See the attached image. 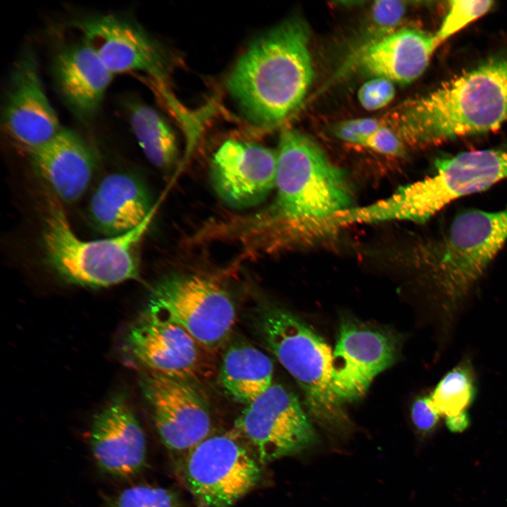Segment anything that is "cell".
Segmentation results:
<instances>
[{
    "mask_svg": "<svg viewBox=\"0 0 507 507\" xmlns=\"http://www.w3.org/2000/svg\"><path fill=\"white\" fill-rule=\"evenodd\" d=\"M210 173L225 203L236 208L252 207L275 189L277 152L252 142L226 140L215 152Z\"/></svg>",
    "mask_w": 507,
    "mask_h": 507,
    "instance_id": "5bb4252c",
    "label": "cell"
},
{
    "mask_svg": "<svg viewBox=\"0 0 507 507\" xmlns=\"http://www.w3.org/2000/svg\"><path fill=\"white\" fill-rule=\"evenodd\" d=\"M73 27L113 74L142 72L164 82L170 58L162 45L137 23L113 14L77 19Z\"/></svg>",
    "mask_w": 507,
    "mask_h": 507,
    "instance_id": "8fae6325",
    "label": "cell"
},
{
    "mask_svg": "<svg viewBox=\"0 0 507 507\" xmlns=\"http://www.w3.org/2000/svg\"><path fill=\"white\" fill-rule=\"evenodd\" d=\"M395 96L394 82L383 77H373L358 92V101L365 109L376 111L387 106Z\"/></svg>",
    "mask_w": 507,
    "mask_h": 507,
    "instance_id": "4316f807",
    "label": "cell"
},
{
    "mask_svg": "<svg viewBox=\"0 0 507 507\" xmlns=\"http://www.w3.org/2000/svg\"><path fill=\"white\" fill-rule=\"evenodd\" d=\"M396 355L392 336L355 320H344L333 351L332 387L337 397L342 403L362 397Z\"/></svg>",
    "mask_w": 507,
    "mask_h": 507,
    "instance_id": "4fadbf2b",
    "label": "cell"
},
{
    "mask_svg": "<svg viewBox=\"0 0 507 507\" xmlns=\"http://www.w3.org/2000/svg\"><path fill=\"white\" fill-rule=\"evenodd\" d=\"M3 124L11 137L27 150L49 141L63 128L45 93L37 58L30 50L13 69Z\"/></svg>",
    "mask_w": 507,
    "mask_h": 507,
    "instance_id": "9a60e30c",
    "label": "cell"
},
{
    "mask_svg": "<svg viewBox=\"0 0 507 507\" xmlns=\"http://www.w3.org/2000/svg\"><path fill=\"white\" fill-rule=\"evenodd\" d=\"M259 325L265 345L300 387L311 418L328 430L344 428L349 420L333 390L330 346L306 323L277 306L263 310Z\"/></svg>",
    "mask_w": 507,
    "mask_h": 507,
    "instance_id": "5b68a950",
    "label": "cell"
},
{
    "mask_svg": "<svg viewBox=\"0 0 507 507\" xmlns=\"http://www.w3.org/2000/svg\"><path fill=\"white\" fill-rule=\"evenodd\" d=\"M232 431L261 465L297 454L316 441L310 417L299 400L280 384H273L246 405Z\"/></svg>",
    "mask_w": 507,
    "mask_h": 507,
    "instance_id": "30bf717a",
    "label": "cell"
},
{
    "mask_svg": "<svg viewBox=\"0 0 507 507\" xmlns=\"http://www.w3.org/2000/svg\"><path fill=\"white\" fill-rule=\"evenodd\" d=\"M106 507H181L172 491L149 485L128 487L109 499Z\"/></svg>",
    "mask_w": 507,
    "mask_h": 507,
    "instance_id": "d4e9b609",
    "label": "cell"
},
{
    "mask_svg": "<svg viewBox=\"0 0 507 507\" xmlns=\"http://www.w3.org/2000/svg\"><path fill=\"white\" fill-rule=\"evenodd\" d=\"M406 4L400 1H377L371 8L374 25L382 33L388 35L401 21L406 13Z\"/></svg>",
    "mask_w": 507,
    "mask_h": 507,
    "instance_id": "83f0119b",
    "label": "cell"
},
{
    "mask_svg": "<svg viewBox=\"0 0 507 507\" xmlns=\"http://www.w3.org/2000/svg\"><path fill=\"white\" fill-rule=\"evenodd\" d=\"M125 343L131 356L153 372L189 381L202 366L201 345L180 325L144 311Z\"/></svg>",
    "mask_w": 507,
    "mask_h": 507,
    "instance_id": "2e32d148",
    "label": "cell"
},
{
    "mask_svg": "<svg viewBox=\"0 0 507 507\" xmlns=\"http://www.w3.org/2000/svg\"><path fill=\"white\" fill-rule=\"evenodd\" d=\"M449 4L448 12L434 33L439 44L486 14L493 6L494 1L453 0Z\"/></svg>",
    "mask_w": 507,
    "mask_h": 507,
    "instance_id": "484cf974",
    "label": "cell"
},
{
    "mask_svg": "<svg viewBox=\"0 0 507 507\" xmlns=\"http://www.w3.org/2000/svg\"><path fill=\"white\" fill-rule=\"evenodd\" d=\"M507 122V52L401 106L388 126L413 146L496 130Z\"/></svg>",
    "mask_w": 507,
    "mask_h": 507,
    "instance_id": "7a4b0ae2",
    "label": "cell"
},
{
    "mask_svg": "<svg viewBox=\"0 0 507 507\" xmlns=\"http://www.w3.org/2000/svg\"><path fill=\"white\" fill-rule=\"evenodd\" d=\"M309 37L306 24L291 18L256 39L239 58L227 87L250 123L275 126L303 102L313 78Z\"/></svg>",
    "mask_w": 507,
    "mask_h": 507,
    "instance_id": "3957f363",
    "label": "cell"
},
{
    "mask_svg": "<svg viewBox=\"0 0 507 507\" xmlns=\"http://www.w3.org/2000/svg\"><path fill=\"white\" fill-rule=\"evenodd\" d=\"M277 152L275 196L258 213L224 225L251 255L273 254L297 244L310 232L327 231L331 219L352 208L344 172L309 137L284 129Z\"/></svg>",
    "mask_w": 507,
    "mask_h": 507,
    "instance_id": "6da1fadb",
    "label": "cell"
},
{
    "mask_svg": "<svg viewBox=\"0 0 507 507\" xmlns=\"http://www.w3.org/2000/svg\"><path fill=\"white\" fill-rule=\"evenodd\" d=\"M89 439L96 463L106 474L129 477L145 465L144 432L122 396L113 397L94 416Z\"/></svg>",
    "mask_w": 507,
    "mask_h": 507,
    "instance_id": "e0dca14e",
    "label": "cell"
},
{
    "mask_svg": "<svg viewBox=\"0 0 507 507\" xmlns=\"http://www.w3.org/2000/svg\"><path fill=\"white\" fill-rule=\"evenodd\" d=\"M273 365L256 347L234 342L225 350L218 380L225 393L237 402L248 405L273 383Z\"/></svg>",
    "mask_w": 507,
    "mask_h": 507,
    "instance_id": "7402d4cb",
    "label": "cell"
},
{
    "mask_svg": "<svg viewBox=\"0 0 507 507\" xmlns=\"http://www.w3.org/2000/svg\"><path fill=\"white\" fill-rule=\"evenodd\" d=\"M153 215L137 228L102 239L83 240L55 199L47 201L42 242L46 263L66 280L101 287L137 279V247Z\"/></svg>",
    "mask_w": 507,
    "mask_h": 507,
    "instance_id": "52a82bcc",
    "label": "cell"
},
{
    "mask_svg": "<svg viewBox=\"0 0 507 507\" xmlns=\"http://www.w3.org/2000/svg\"><path fill=\"white\" fill-rule=\"evenodd\" d=\"M507 242V207L461 211L420 249L425 276L445 301L461 300L474 288Z\"/></svg>",
    "mask_w": 507,
    "mask_h": 507,
    "instance_id": "277c9868",
    "label": "cell"
},
{
    "mask_svg": "<svg viewBox=\"0 0 507 507\" xmlns=\"http://www.w3.org/2000/svg\"><path fill=\"white\" fill-rule=\"evenodd\" d=\"M447 428L452 432H461L470 425V416L468 411L461 412L457 415L446 417Z\"/></svg>",
    "mask_w": 507,
    "mask_h": 507,
    "instance_id": "1f68e13d",
    "label": "cell"
},
{
    "mask_svg": "<svg viewBox=\"0 0 507 507\" xmlns=\"http://www.w3.org/2000/svg\"><path fill=\"white\" fill-rule=\"evenodd\" d=\"M342 123L361 137V142L365 137L374 132L383 125L377 119L368 118L347 120Z\"/></svg>",
    "mask_w": 507,
    "mask_h": 507,
    "instance_id": "4dcf8cb0",
    "label": "cell"
},
{
    "mask_svg": "<svg viewBox=\"0 0 507 507\" xmlns=\"http://www.w3.org/2000/svg\"><path fill=\"white\" fill-rule=\"evenodd\" d=\"M144 311L180 325L211 350L225 343L236 318L228 292L213 280L194 274L170 276L158 282Z\"/></svg>",
    "mask_w": 507,
    "mask_h": 507,
    "instance_id": "9c48e42d",
    "label": "cell"
},
{
    "mask_svg": "<svg viewBox=\"0 0 507 507\" xmlns=\"http://www.w3.org/2000/svg\"><path fill=\"white\" fill-rule=\"evenodd\" d=\"M441 416L432 406L430 396L418 398L413 403L411 418L416 428L423 432L432 431Z\"/></svg>",
    "mask_w": 507,
    "mask_h": 507,
    "instance_id": "f546056e",
    "label": "cell"
},
{
    "mask_svg": "<svg viewBox=\"0 0 507 507\" xmlns=\"http://www.w3.org/2000/svg\"><path fill=\"white\" fill-rule=\"evenodd\" d=\"M132 130L148 160L168 170L177 163L179 149L176 137L166 120L153 108L139 101L127 106Z\"/></svg>",
    "mask_w": 507,
    "mask_h": 507,
    "instance_id": "603a6c76",
    "label": "cell"
},
{
    "mask_svg": "<svg viewBox=\"0 0 507 507\" xmlns=\"http://www.w3.org/2000/svg\"><path fill=\"white\" fill-rule=\"evenodd\" d=\"M53 75L63 99L82 119L97 112L113 76L83 41L56 53Z\"/></svg>",
    "mask_w": 507,
    "mask_h": 507,
    "instance_id": "d6986e66",
    "label": "cell"
},
{
    "mask_svg": "<svg viewBox=\"0 0 507 507\" xmlns=\"http://www.w3.org/2000/svg\"><path fill=\"white\" fill-rule=\"evenodd\" d=\"M27 151L35 168L61 199L74 201L82 196L92 176L94 156L75 132L62 128L49 141Z\"/></svg>",
    "mask_w": 507,
    "mask_h": 507,
    "instance_id": "ffe728a7",
    "label": "cell"
},
{
    "mask_svg": "<svg viewBox=\"0 0 507 507\" xmlns=\"http://www.w3.org/2000/svg\"><path fill=\"white\" fill-rule=\"evenodd\" d=\"M439 45L434 34L403 28L366 43L357 51L354 63L373 77L406 84L424 73Z\"/></svg>",
    "mask_w": 507,
    "mask_h": 507,
    "instance_id": "ac0fdd59",
    "label": "cell"
},
{
    "mask_svg": "<svg viewBox=\"0 0 507 507\" xmlns=\"http://www.w3.org/2000/svg\"><path fill=\"white\" fill-rule=\"evenodd\" d=\"M476 395L473 372L466 361L448 372L430 396L440 416H452L466 411Z\"/></svg>",
    "mask_w": 507,
    "mask_h": 507,
    "instance_id": "cb8c5ba5",
    "label": "cell"
},
{
    "mask_svg": "<svg viewBox=\"0 0 507 507\" xmlns=\"http://www.w3.org/2000/svg\"><path fill=\"white\" fill-rule=\"evenodd\" d=\"M361 146L387 156H399L405 153V144L397 133L386 124L365 137Z\"/></svg>",
    "mask_w": 507,
    "mask_h": 507,
    "instance_id": "f1b7e54d",
    "label": "cell"
},
{
    "mask_svg": "<svg viewBox=\"0 0 507 507\" xmlns=\"http://www.w3.org/2000/svg\"><path fill=\"white\" fill-rule=\"evenodd\" d=\"M177 468L199 507H231L261 477L260 463L232 430L210 434L180 457Z\"/></svg>",
    "mask_w": 507,
    "mask_h": 507,
    "instance_id": "ba28073f",
    "label": "cell"
},
{
    "mask_svg": "<svg viewBox=\"0 0 507 507\" xmlns=\"http://www.w3.org/2000/svg\"><path fill=\"white\" fill-rule=\"evenodd\" d=\"M145 187L134 177L113 173L98 185L89 204L99 230L111 237L130 232L154 213Z\"/></svg>",
    "mask_w": 507,
    "mask_h": 507,
    "instance_id": "44dd1931",
    "label": "cell"
},
{
    "mask_svg": "<svg viewBox=\"0 0 507 507\" xmlns=\"http://www.w3.org/2000/svg\"><path fill=\"white\" fill-rule=\"evenodd\" d=\"M427 177L400 187L371 204L376 223H424L455 200L480 192L507 179V147L463 151L441 157Z\"/></svg>",
    "mask_w": 507,
    "mask_h": 507,
    "instance_id": "8992f818",
    "label": "cell"
},
{
    "mask_svg": "<svg viewBox=\"0 0 507 507\" xmlns=\"http://www.w3.org/2000/svg\"><path fill=\"white\" fill-rule=\"evenodd\" d=\"M140 384L168 450L181 457L211 434L208 405L189 381L148 370Z\"/></svg>",
    "mask_w": 507,
    "mask_h": 507,
    "instance_id": "7c38bea8",
    "label": "cell"
}]
</instances>
